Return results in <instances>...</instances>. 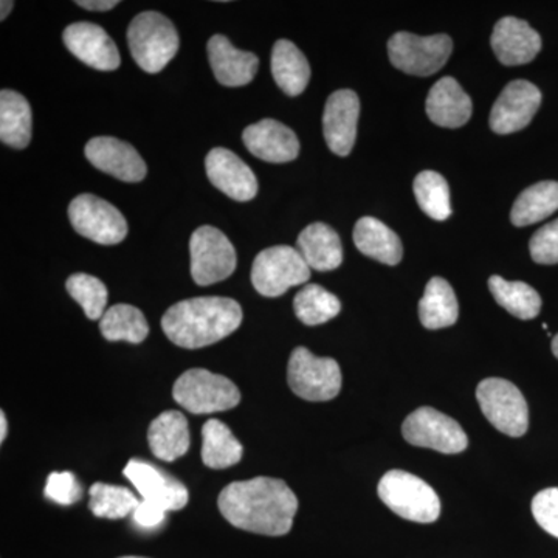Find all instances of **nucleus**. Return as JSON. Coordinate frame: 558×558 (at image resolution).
Listing matches in <instances>:
<instances>
[{
	"mask_svg": "<svg viewBox=\"0 0 558 558\" xmlns=\"http://www.w3.org/2000/svg\"><path fill=\"white\" fill-rule=\"evenodd\" d=\"M218 506L234 527L281 537L293 526L299 499L284 481L258 476L229 484L220 492Z\"/></svg>",
	"mask_w": 558,
	"mask_h": 558,
	"instance_id": "nucleus-1",
	"label": "nucleus"
},
{
	"mask_svg": "<svg viewBox=\"0 0 558 558\" xmlns=\"http://www.w3.org/2000/svg\"><path fill=\"white\" fill-rule=\"evenodd\" d=\"M242 323V307L226 296L180 301L161 318L165 336L185 349H199L231 336Z\"/></svg>",
	"mask_w": 558,
	"mask_h": 558,
	"instance_id": "nucleus-2",
	"label": "nucleus"
},
{
	"mask_svg": "<svg viewBox=\"0 0 558 558\" xmlns=\"http://www.w3.org/2000/svg\"><path fill=\"white\" fill-rule=\"evenodd\" d=\"M132 58L146 73H159L167 68L180 47L179 33L167 16L157 11H143L128 28Z\"/></svg>",
	"mask_w": 558,
	"mask_h": 558,
	"instance_id": "nucleus-3",
	"label": "nucleus"
},
{
	"mask_svg": "<svg viewBox=\"0 0 558 558\" xmlns=\"http://www.w3.org/2000/svg\"><path fill=\"white\" fill-rule=\"evenodd\" d=\"M379 497L400 519L435 523L440 515L438 494L425 481L403 470H391L379 483Z\"/></svg>",
	"mask_w": 558,
	"mask_h": 558,
	"instance_id": "nucleus-4",
	"label": "nucleus"
},
{
	"mask_svg": "<svg viewBox=\"0 0 558 558\" xmlns=\"http://www.w3.org/2000/svg\"><path fill=\"white\" fill-rule=\"evenodd\" d=\"M172 398L190 413L213 414L234 409L241 402V392L227 377L193 368L175 380Z\"/></svg>",
	"mask_w": 558,
	"mask_h": 558,
	"instance_id": "nucleus-5",
	"label": "nucleus"
},
{
	"mask_svg": "<svg viewBox=\"0 0 558 558\" xmlns=\"http://www.w3.org/2000/svg\"><path fill=\"white\" fill-rule=\"evenodd\" d=\"M311 267L290 245H275L263 250L252 267V284L256 292L269 299L284 295L293 286L310 281Z\"/></svg>",
	"mask_w": 558,
	"mask_h": 558,
	"instance_id": "nucleus-6",
	"label": "nucleus"
},
{
	"mask_svg": "<svg viewBox=\"0 0 558 558\" xmlns=\"http://www.w3.org/2000/svg\"><path fill=\"white\" fill-rule=\"evenodd\" d=\"M289 387L299 398L310 402H328L339 396L341 371L329 357H317L300 347L292 352L288 366Z\"/></svg>",
	"mask_w": 558,
	"mask_h": 558,
	"instance_id": "nucleus-7",
	"label": "nucleus"
},
{
	"mask_svg": "<svg viewBox=\"0 0 558 558\" xmlns=\"http://www.w3.org/2000/svg\"><path fill=\"white\" fill-rule=\"evenodd\" d=\"M453 40L447 35L422 36L399 32L388 43L389 61L414 76L435 75L449 61Z\"/></svg>",
	"mask_w": 558,
	"mask_h": 558,
	"instance_id": "nucleus-8",
	"label": "nucleus"
},
{
	"mask_svg": "<svg viewBox=\"0 0 558 558\" xmlns=\"http://www.w3.org/2000/svg\"><path fill=\"white\" fill-rule=\"evenodd\" d=\"M476 399L487 421L498 432L510 438L526 435L529 428V407L526 399L509 380L486 379L476 388Z\"/></svg>",
	"mask_w": 558,
	"mask_h": 558,
	"instance_id": "nucleus-9",
	"label": "nucleus"
},
{
	"mask_svg": "<svg viewBox=\"0 0 558 558\" xmlns=\"http://www.w3.org/2000/svg\"><path fill=\"white\" fill-rule=\"evenodd\" d=\"M191 277L197 286H211L230 278L236 270V250L215 227L204 226L190 240Z\"/></svg>",
	"mask_w": 558,
	"mask_h": 558,
	"instance_id": "nucleus-10",
	"label": "nucleus"
},
{
	"mask_svg": "<svg viewBox=\"0 0 558 558\" xmlns=\"http://www.w3.org/2000/svg\"><path fill=\"white\" fill-rule=\"evenodd\" d=\"M69 219L76 233L97 244L116 245L128 236V222L120 209L94 194H80L70 202Z\"/></svg>",
	"mask_w": 558,
	"mask_h": 558,
	"instance_id": "nucleus-11",
	"label": "nucleus"
},
{
	"mask_svg": "<svg viewBox=\"0 0 558 558\" xmlns=\"http://www.w3.org/2000/svg\"><path fill=\"white\" fill-rule=\"evenodd\" d=\"M402 435L411 446L446 454L461 453L469 447L468 435L461 425L454 418L429 407H422L405 418Z\"/></svg>",
	"mask_w": 558,
	"mask_h": 558,
	"instance_id": "nucleus-12",
	"label": "nucleus"
},
{
	"mask_svg": "<svg viewBox=\"0 0 558 558\" xmlns=\"http://www.w3.org/2000/svg\"><path fill=\"white\" fill-rule=\"evenodd\" d=\"M542 106V92L529 81L509 83L495 101L490 112V128L497 134L508 135L529 126Z\"/></svg>",
	"mask_w": 558,
	"mask_h": 558,
	"instance_id": "nucleus-13",
	"label": "nucleus"
},
{
	"mask_svg": "<svg viewBox=\"0 0 558 558\" xmlns=\"http://www.w3.org/2000/svg\"><path fill=\"white\" fill-rule=\"evenodd\" d=\"M123 475L137 488L143 501L159 506L165 512L180 510L189 505V490L180 481L154 468L149 462L131 459Z\"/></svg>",
	"mask_w": 558,
	"mask_h": 558,
	"instance_id": "nucleus-14",
	"label": "nucleus"
},
{
	"mask_svg": "<svg viewBox=\"0 0 558 558\" xmlns=\"http://www.w3.org/2000/svg\"><path fill=\"white\" fill-rule=\"evenodd\" d=\"M62 39L70 53L92 69L112 72L120 68V51L100 25L75 22L65 28Z\"/></svg>",
	"mask_w": 558,
	"mask_h": 558,
	"instance_id": "nucleus-15",
	"label": "nucleus"
},
{
	"mask_svg": "<svg viewBox=\"0 0 558 558\" xmlns=\"http://www.w3.org/2000/svg\"><path fill=\"white\" fill-rule=\"evenodd\" d=\"M360 100L354 90L333 92L323 113L326 145L336 156L347 157L357 138Z\"/></svg>",
	"mask_w": 558,
	"mask_h": 558,
	"instance_id": "nucleus-16",
	"label": "nucleus"
},
{
	"mask_svg": "<svg viewBox=\"0 0 558 558\" xmlns=\"http://www.w3.org/2000/svg\"><path fill=\"white\" fill-rule=\"evenodd\" d=\"M87 160L97 170L121 180L137 183L148 174L145 160L130 143L113 137H95L84 148Z\"/></svg>",
	"mask_w": 558,
	"mask_h": 558,
	"instance_id": "nucleus-17",
	"label": "nucleus"
},
{
	"mask_svg": "<svg viewBox=\"0 0 558 558\" xmlns=\"http://www.w3.org/2000/svg\"><path fill=\"white\" fill-rule=\"evenodd\" d=\"M205 170L209 182L226 196L236 202L255 199L258 194V180L240 156L230 149L215 148L205 159Z\"/></svg>",
	"mask_w": 558,
	"mask_h": 558,
	"instance_id": "nucleus-18",
	"label": "nucleus"
},
{
	"mask_svg": "<svg viewBox=\"0 0 558 558\" xmlns=\"http://www.w3.org/2000/svg\"><path fill=\"white\" fill-rule=\"evenodd\" d=\"M245 148L269 163H288L300 154V142L295 132L277 120L264 119L242 132Z\"/></svg>",
	"mask_w": 558,
	"mask_h": 558,
	"instance_id": "nucleus-19",
	"label": "nucleus"
},
{
	"mask_svg": "<svg viewBox=\"0 0 558 558\" xmlns=\"http://www.w3.org/2000/svg\"><path fill=\"white\" fill-rule=\"evenodd\" d=\"M492 49L501 64L523 65L535 60L542 50V38L526 21L502 17L495 25Z\"/></svg>",
	"mask_w": 558,
	"mask_h": 558,
	"instance_id": "nucleus-20",
	"label": "nucleus"
},
{
	"mask_svg": "<svg viewBox=\"0 0 558 558\" xmlns=\"http://www.w3.org/2000/svg\"><path fill=\"white\" fill-rule=\"evenodd\" d=\"M208 60L215 78L222 86H247L258 72L259 60L255 53L238 50L223 35L208 40Z\"/></svg>",
	"mask_w": 558,
	"mask_h": 558,
	"instance_id": "nucleus-21",
	"label": "nucleus"
},
{
	"mask_svg": "<svg viewBox=\"0 0 558 558\" xmlns=\"http://www.w3.org/2000/svg\"><path fill=\"white\" fill-rule=\"evenodd\" d=\"M428 119L440 128L464 126L472 117V100L459 83L450 76L439 80L429 90L425 102Z\"/></svg>",
	"mask_w": 558,
	"mask_h": 558,
	"instance_id": "nucleus-22",
	"label": "nucleus"
},
{
	"mask_svg": "<svg viewBox=\"0 0 558 558\" xmlns=\"http://www.w3.org/2000/svg\"><path fill=\"white\" fill-rule=\"evenodd\" d=\"M299 252L311 269L329 271L339 269L343 263V247L339 233L323 222H315L301 231Z\"/></svg>",
	"mask_w": 558,
	"mask_h": 558,
	"instance_id": "nucleus-23",
	"label": "nucleus"
},
{
	"mask_svg": "<svg viewBox=\"0 0 558 558\" xmlns=\"http://www.w3.org/2000/svg\"><path fill=\"white\" fill-rule=\"evenodd\" d=\"M148 442L150 451L161 461L185 457L191 442L189 421L180 411H165L150 422Z\"/></svg>",
	"mask_w": 558,
	"mask_h": 558,
	"instance_id": "nucleus-24",
	"label": "nucleus"
},
{
	"mask_svg": "<svg viewBox=\"0 0 558 558\" xmlns=\"http://www.w3.org/2000/svg\"><path fill=\"white\" fill-rule=\"evenodd\" d=\"M271 75L279 89L299 97L311 80V65L303 51L288 39H279L271 50Z\"/></svg>",
	"mask_w": 558,
	"mask_h": 558,
	"instance_id": "nucleus-25",
	"label": "nucleus"
},
{
	"mask_svg": "<svg viewBox=\"0 0 558 558\" xmlns=\"http://www.w3.org/2000/svg\"><path fill=\"white\" fill-rule=\"evenodd\" d=\"M355 247L368 256L387 266H396L402 260L403 247L398 234L379 219L362 218L355 223Z\"/></svg>",
	"mask_w": 558,
	"mask_h": 558,
	"instance_id": "nucleus-26",
	"label": "nucleus"
},
{
	"mask_svg": "<svg viewBox=\"0 0 558 558\" xmlns=\"http://www.w3.org/2000/svg\"><path fill=\"white\" fill-rule=\"evenodd\" d=\"M32 108L24 95L0 92V140L14 149L27 148L32 142Z\"/></svg>",
	"mask_w": 558,
	"mask_h": 558,
	"instance_id": "nucleus-27",
	"label": "nucleus"
},
{
	"mask_svg": "<svg viewBox=\"0 0 558 558\" xmlns=\"http://www.w3.org/2000/svg\"><path fill=\"white\" fill-rule=\"evenodd\" d=\"M458 300L453 288L444 278L429 279L424 296L418 301L422 326L429 330L450 328L458 322Z\"/></svg>",
	"mask_w": 558,
	"mask_h": 558,
	"instance_id": "nucleus-28",
	"label": "nucleus"
},
{
	"mask_svg": "<svg viewBox=\"0 0 558 558\" xmlns=\"http://www.w3.org/2000/svg\"><path fill=\"white\" fill-rule=\"evenodd\" d=\"M244 447L231 429L218 418H209L202 427V461L209 469H229L236 465Z\"/></svg>",
	"mask_w": 558,
	"mask_h": 558,
	"instance_id": "nucleus-29",
	"label": "nucleus"
},
{
	"mask_svg": "<svg viewBox=\"0 0 558 558\" xmlns=\"http://www.w3.org/2000/svg\"><path fill=\"white\" fill-rule=\"evenodd\" d=\"M558 209V182L535 183L520 194L513 204L510 220L515 227H527L549 218Z\"/></svg>",
	"mask_w": 558,
	"mask_h": 558,
	"instance_id": "nucleus-30",
	"label": "nucleus"
},
{
	"mask_svg": "<svg viewBox=\"0 0 558 558\" xmlns=\"http://www.w3.org/2000/svg\"><path fill=\"white\" fill-rule=\"evenodd\" d=\"M488 289L499 306L520 319H534L542 311V299L537 290L526 282L506 281L494 275L488 279Z\"/></svg>",
	"mask_w": 558,
	"mask_h": 558,
	"instance_id": "nucleus-31",
	"label": "nucleus"
},
{
	"mask_svg": "<svg viewBox=\"0 0 558 558\" xmlns=\"http://www.w3.org/2000/svg\"><path fill=\"white\" fill-rule=\"evenodd\" d=\"M100 330L101 336L108 341L138 344L148 337L149 325L137 307L131 304H116L102 315Z\"/></svg>",
	"mask_w": 558,
	"mask_h": 558,
	"instance_id": "nucleus-32",
	"label": "nucleus"
},
{
	"mask_svg": "<svg viewBox=\"0 0 558 558\" xmlns=\"http://www.w3.org/2000/svg\"><path fill=\"white\" fill-rule=\"evenodd\" d=\"M293 311L301 323L318 326L340 314L341 303L333 293L318 284H307L293 300Z\"/></svg>",
	"mask_w": 558,
	"mask_h": 558,
	"instance_id": "nucleus-33",
	"label": "nucleus"
},
{
	"mask_svg": "<svg viewBox=\"0 0 558 558\" xmlns=\"http://www.w3.org/2000/svg\"><path fill=\"white\" fill-rule=\"evenodd\" d=\"M89 494V509L98 519H126L140 505L137 497L126 487L95 483Z\"/></svg>",
	"mask_w": 558,
	"mask_h": 558,
	"instance_id": "nucleus-34",
	"label": "nucleus"
},
{
	"mask_svg": "<svg viewBox=\"0 0 558 558\" xmlns=\"http://www.w3.org/2000/svg\"><path fill=\"white\" fill-rule=\"evenodd\" d=\"M418 207L429 218L447 220L451 216L450 189L447 180L436 171H422L414 180Z\"/></svg>",
	"mask_w": 558,
	"mask_h": 558,
	"instance_id": "nucleus-35",
	"label": "nucleus"
},
{
	"mask_svg": "<svg viewBox=\"0 0 558 558\" xmlns=\"http://www.w3.org/2000/svg\"><path fill=\"white\" fill-rule=\"evenodd\" d=\"M69 295L83 307L89 319H101L108 306V289L100 279L87 274H75L65 282Z\"/></svg>",
	"mask_w": 558,
	"mask_h": 558,
	"instance_id": "nucleus-36",
	"label": "nucleus"
},
{
	"mask_svg": "<svg viewBox=\"0 0 558 558\" xmlns=\"http://www.w3.org/2000/svg\"><path fill=\"white\" fill-rule=\"evenodd\" d=\"M532 515L538 526L558 538V487L545 488L532 499Z\"/></svg>",
	"mask_w": 558,
	"mask_h": 558,
	"instance_id": "nucleus-37",
	"label": "nucleus"
},
{
	"mask_svg": "<svg viewBox=\"0 0 558 558\" xmlns=\"http://www.w3.org/2000/svg\"><path fill=\"white\" fill-rule=\"evenodd\" d=\"M46 497L61 506H72L83 498V487L70 472L51 473L47 480Z\"/></svg>",
	"mask_w": 558,
	"mask_h": 558,
	"instance_id": "nucleus-38",
	"label": "nucleus"
},
{
	"mask_svg": "<svg viewBox=\"0 0 558 558\" xmlns=\"http://www.w3.org/2000/svg\"><path fill=\"white\" fill-rule=\"evenodd\" d=\"M532 259L537 264H558V219L542 227L529 242Z\"/></svg>",
	"mask_w": 558,
	"mask_h": 558,
	"instance_id": "nucleus-39",
	"label": "nucleus"
},
{
	"mask_svg": "<svg viewBox=\"0 0 558 558\" xmlns=\"http://www.w3.org/2000/svg\"><path fill=\"white\" fill-rule=\"evenodd\" d=\"M165 513L167 512H165L163 509H160L159 506L142 501L132 515H134L135 523H137L138 526L153 529L160 526V524L163 523Z\"/></svg>",
	"mask_w": 558,
	"mask_h": 558,
	"instance_id": "nucleus-40",
	"label": "nucleus"
},
{
	"mask_svg": "<svg viewBox=\"0 0 558 558\" xmlns=\"http://www.w3.org/2000/svg\"><path fill=\"white\" fill-rule=\"evenodd\" d=\"M81 9L89 11H109L119 5V0H78L75 2Z\"/></svg>",
	"mask_w": 558,
	"mask_h": 558,
	"instance_id": "nucleus-41",
	"label": "nucleus"
},
{
	"mask_svg": "<svg viewBox=\"0 0 558 558\" xmlns=\"http://www.w3.org/2000/svg\"><path fill=\"white\" fill-rule=\"evenodd\" d=\"M14 2H11V0H2V3H0V20L5 21L7 16L11 13V10H13Z\"/></svg>",
	"mask_w": 558,
	"mask_h": 558,
	"instance_id": "nucleus-42",
	"label": "nucleus"
},
{
	"mask_svg": "<svg viewBox=\"0 0 558 558\" xmlns=\"http://www.w3.org/2000/svg\"><path fill=\"white\" fill-rule=\"evenodd\" d=\"M9 433V424H7L5 413H0V440H5Z\"/></svg>",
	"mask_w": 558,
	"mask_h": 558,
	"instance_id": "nucleus-43",
	"label": "nucleus"
},
{
	"mask_svg": "<svg viewBox=\"0 0 558 558\" xmlns=\"http://www.w3.org/2000/svg\"><path fill=\"white\" fill-rule=\"evenodd\" d=\"M553 352H554V355H556V357L558 359V333L556 337H554V340H553Z\"/></svg>",
	"mask_w": 558,
	"mask_h": 558,
	"instance_id": "nucleus-44",
	"label": "nucleus"
},
{
	"mask_svg": "<svg viewBox=\"0 0 558 558\" xmlns=\"http://www.w3.org/2000/svg\"><path fill=\"white\" fill-rule=\"evenodd\" d=\"M120 558H146V557H120Z\"/></svg>",
	"mask_w": 558,
	"mask_h": 558,
	"instance_id": "nucleus-45",
	"label": "nucleus"
}]
</instances>
